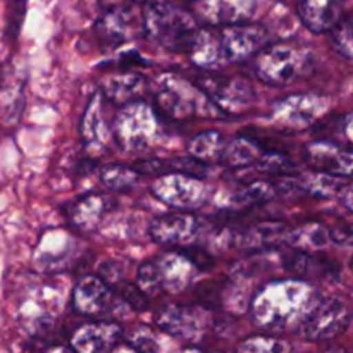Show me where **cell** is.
<instances>
[{"label":"cell","instance_id":"f1b7e54d","mask_svg":"<svg viewBox=\"0 0 353 353\" xmlns=\"http://www.w3.org/2000/svg\"><path fill=\"white\" fill-rule=\"evenodd\" d=\"M274 195H276L274 185L265 181H257L245 186V188H241L238 193H234L233 200L234 203L240 207H254V205H261V203L269 202V200L274 199Z\"/></svg>","mask_w":353,"mask_h":353},{"label":"cell","instance_id":"d590c367","mask_svg":"<svg viewBox=\"0 0 353 353\" xmlns=\"http://www.w3.org/2000/svg\"><path fill=\"white\" fill-rule=\"evenodd\" d=\"M340 199H341V203L353 212V183L352 185L343 186V190L340 192Z\"/></svg>","mask_w":353,"mask_h":353},{"label":"cell","instance_id":"7402d4cb","mask_svg":"<svg viewBox=\"0 0 353 353\" xmlns=\"http://www.w3.org/2000/svg\"><path fill=\"white\" fill-rule=\"evenodd\" d=\"M103 99L102 92L95 93L90 100L81 119V137L88 148H103L107 137H109V124L105 123L103 116Z\"/></svg>","mask_w":353,"mask_h":353},{"label":"cell","instance_id":"603a6c76","mask_svg":"<svg viewBox=\"0 0 353 353\" xmlns=\"http://www.w3.org/2000/svg\"><path fill=\"white\" fill-rule=\"evenodd\" d=\"M100 86H102V95L109 102L124 105L131 100H137V97L143 92L145 79L138 72L124 71L107 76Z\"/></svg>","mask_w":353,"mask_h":353},{"label":"cell","instance_id":"f546056e","mask_svg":"<svg viewBox=\"0 0 353 353\" xmlns=\"http://www.w3.org/2000/svg\"><path fill=\"white\" fill-rule=\"evenodd\" d=\"M331 45L341 57L353 61V12L341 17L331 30Z\"/></svg>","mask_w":353,"mask_h":353},{"label":"cell","instance_id":"4316f807","mask_svg":"<svg viewBox=\"0 0 353 353\" xmlns=\"http://www.w3.org/2000/svg\"><path fill=\"white\" fill-rule=\"evenodd\" d=\"M331 240L330 228L321 224H307V226L292 230L288 238V245L296 247L299 250H319L326 247Z\"/></svg>","mask_w":353,"mask_h":353},{"label":"cell","instance_id":"ffe728a7","mask_svg":"<svg viewBox=\"0 0 353 353\" xmlns=\"http://www.w3.org/2000/svg\"><path fill=\"white\" fill-rule=\"evenodd\" d=\"M290 233L292 230L278 221L257 223L254 226L238 231L234 245L243 250H265V248L278 247L281 243L288 245Z\"/></svg>","mask_w":353,"mask_h":353},{"label":"cell","instance_id":"30bf717a","mask_svg":"<svg viewBox=\"0 0 353 353\" xmlns=\"http://www.w3.org/2000/svg\"><path fill=\"white\" fill-rule=\"evenodd\" d=\"M196 85L223 114L245 112L255 100L254 86L241 78L202 76L196 79Z\"/></svg>","mask_w":353,"mask_h":353},{"label":"cell","instance_id":"5b68a950","mask_svg":"<svg viewBox=\"0 0 353 353\" xmlns=\"http://www.w3.org/2000/svg\"><path fill=\"white\" fill-rule=\"evenodd\" d=\"M155 102L162 112L174 119L223 114L196 83L193 85L176 74H161L155 79Z\"/></svg>","mask_w":353,"mask_h":353},{"label":"cell","instance_id":"5bb4252c","mask_svg":"<svg viewBox=\"0 0 353 353\" xmlns=\"http://www.w3.org/2000/svg\"><path fill=\"white\" fill-rule=\"evenodd\" d=\"M303 159L314 171L334 176L353 174V148H343L333 141H312L303 150Z\"/></svg>","mask_w":353,"mask_h":353},{"label":"cell","instance_id":"f35d334b","mask_svg":"<svg viewBox=\"0 0 353 353\" xmlns=\"http://www.w3.org/2000/svg\"><path fill=\"white\" fill-rule=\"evenodd\" d=\"M350 265H352V269H353V257H352V262H350Z\"/></svg>","mask_w":353,"mask_h":353},{"label":"cell","instance_id":"8992f818","mask_svg":"<svg viewBox=\"0 0 353 353\" xmlns=\"http://www.w3.org/2000/svg\"><path fill=\"white\" fill-rule=\"evenodd\" d=\"M309 52L293 43H274L261 48L255 57V74L269 86H288L302 78L309 65Z\"/></svg>","mask_w":353,"mask_h":353},{"label":"cell","instance_id":"9a60e30c","mask_svg":"<svg viewBox=\"0 0 353 353\" xmlns=\"http://www.w3.org/2000/svg\"><path fill=\"white\" fill-rule=\"evenodd\" d=\"M196 14L210 26L248 23L255 14V0H196Z\"/></svg>","mask_w":353,"mask_h":353},{"label":"cell","instance_id":"44dd1931","mask_svg":"<svg viewBox=\"0 0 353 353\" xmlns=\"http://www.w3.org/2000/svg\"><path fill=\"white\" fill-rule=\"evenodd\" d=\"M114 202H116L114 199L93 193V195L83 196L81 200H78L69 209L68 217L72 226L79 228L83 231H93L100 226L103 217L110 212Z\"/></svg>","mask_w":353,"mask_h":353},{"label":"cell","instance_id":"74e56055","mask_svg":"<svg viewBox=\"0 0 353 353\" xmlns=\"http://www.w3.org/2000/svg\"><path fill=\"white\" fill-rule=\"evenodd\" d=\"M138 2H154V0H138Z\"/></svg>","mask_w":353,"mask_h":353},{"label":"cell","instance_id":"ba28073f","mask_svg":"<svg viewBox=\"0 0 353 353\" xmlns=\"http://www.w3.org/2000/svg\"><path fill=\"white\" fill-rule=\"evenodd\" d=\"M350 324V310L336 299L321 296L299 326V333L307 341L334 340L347 331Z\"/></svg>","mask_w":353,"mask_h":353},{"label":"cell","instance_id":"cb8c5ba5","mask_svg":"<svg viewBox=\"0 0 353 353\" xmlns=\"http://www.w3.org/2000/svg\"><path fill=\"white\" fill-rule=\"evenodd\" d=\"M293 179H295L296 192L309 193V195L314 196H323V199H330V196L338 195L345 186L341 176L327 174V172L321 171H314L310 174L303 176V178Z\"/></svg>","mask_w":353,"mask_h":353},{"label":"cell","instance_id":"484cf974","mask_svg":"<svg viewBox=\"0 0 353 353\" xmlns=\"http://www.w3.org/2000/svg\"><path fill=\"white\" fill-rule=\"evenodd\" d=\"M224 138L219 131L209 130L195 134L188 143V152L192 159H196L200 162H216L223 159Z\"/></svg>","mask_w":353,"mask_h":353},{"label":"cell","instance_id":"4dcf8cb0","mask_svg":"<svg viewBox=\"0 0 353 353\" xmlns=\"http://www.w3.org/2000/svg\"><path fill=\"white\" fill-rule=\"evenodd\" d=\"M238 350L250 353H281L292 350V345L274 336H250L238 345Z\"/></svg>","mask_w":353,"mask_h":353},{"label":"cell","instance_id":"d6986e66","mask_svg":"<svg viewBox=\"0 0 353 353\" xmlns=\"http://www.w3.org/2000/svg\"><path fill=\"white\" fill-rule=\"evenodd\" d=\"M299 16L312 33H327L343 17V0H300Z\"/></svg>","mask_w":353,"mask_h":353},{"label":"cell","instance_id":"7c38bea8","mask_svg":"<svg viewBox=\"0 0 353 353\" xmlns=\"http://www.w3.org/2000/svg\"><path fill=\"white\" fill-rule=\"evenodd\" d=\"M155 323L164 333L185 341H196L205 331V317L199 309L190 305L169 303L155 316Z\"/></svg>","mask_w":353,"mask_h":353},{"label":"cell","instance_id":"e575fe53","mask_svg":"<svg viewBox=\"0 0 353 353\" xmlns=\"http://www.w3.org/2000/svg\"><path fill=\"white\" fill-rule=\"evenodd\" d=\"M116 293L128 303L130 307L137 310L147 309V295L140 290L138 285H130V283H117Z\"/></svg>","mask_w":353,"mask_h":353},{"label":"cell","instance_id":"4fadbf2b","mask_svg":"<svg viewBox=\"0 0 353 353\" xmlns=\"http://www.w3.org/2000/svg\"><path fill=\"white\" fill-rule=\"evenodd\" d=\"M116 292L109 283L97 274L83 276L72 292V307L86 317L102 316L112 307Z\"/></svg>","mask_w":353,"mask_h":353},{"label":"cell","instance_id":"1f68e13d","mask_svg":"<svg viewBox=\"0 0 353 353\" xmlns=\"http://www.w3.org/2000/svg\"><path fill=\"white\" fill-rule=\"evenodd\" d=\"M126 341L131 345L133 348L140 352H155L159 350V345L155 341L154 333H152L148 327L138 326L134 330H131L130 333L126 334Z\"/></svg>","mask_w":353,"mask_h":353},{"label":"cell","instance_id":"9c48e42d","mask_svg":"<svg viewBox=\"0 0 353 353\" xmlns=\"http://www.w3.org/2000/svg\"><path fill=\"white\" fill-rule=\"evenodd\" d=\"M327 107H330V100L326 97L316 95V93H296L274 103L271 121L283 130H307L326 114Z\"/></svg>","mask_w":353,"mask_h":353},{"label":"cell","instance_id":"d4e9b609","mask_svg":"<svg viewBox=\"0 0 353 353\" xmlns=\"http://www.w3.org/2000/svg\"><path fill=\"white\" fill-rule=\"evenodd\" d=\"M262 152H264L262 145L252 137H238L226 143L221 161L226 162L230 168H247V165L257 164Z\"/></svg>","mask_w":353,"mask_h":353},{"label":"cell","instance_id":"277c9868","mask_svg":"<svg viewBox=\"0 0 353 353\" xmlns=\"http://www.w3.org/2000/svg\"><path fill=\"white\" fill-rule=\"evenodd\" d=\"M141 19L148 40L172 52L188 50L199 31L192 14L168 2H148Z\"/></svg>","mask_w":353,"mask_h":353},{"label":"cell","instance_id":"83f0119b","mask_svg":"<svg viewBox=\"0 0 353 353\" xmlns=\"http://www.w3.org/2000/svg\"><path fill=\"white\" fill-rule=\"evenodd\" d=\"M100 179H102L103 186L110 190H130L140 179V172L137 169L126 168V165L110 164L105 165L100 172Z\"/></svg>","mask_w":353,"mask_h":353},{"label":"cell","instance_id":"6da1fadb","mask_svg":"<svg viewBox=\"0 0 353 353\" xmlns=\"http://www.w3.org/2000/svg\"><path fill=\"white\" fill-rule=\"evenodd\" d=\"M319 299V292L302 279H279L255 293L250 302V316L262 330H299Z\"/></svg>","mask_w":353,"mask_h":353},{"label":"cell","instance_id":"7a4b0ae2","mask_svg":"<svg viewBox=\"0 0 353 353\" xmlns=\"http://www.w3.org/2000/svg\"><path fill=\"white\" fill-rule=\"evenodd\" d=\"M268 40V31L261 24L238 23L199 30L188 55L199 68L216 71L223 65L234 64L257 55Z\"/></svg>","mask_w":353,"mask_h":353},{"label":"cell","instance_id":"2e32d148","mask_svg":"<svg viewBox=\"0 0 353 353\" xmlns=\"http://www.w3.org/2000/svg\"><path fill=\"white\" fill-rule=\"evenodd\" d=\"M154 264L157 269L162 293L181 292L193 281L196 272L200 271L199 265L188 257L186 252H172V254L161 255L157 261H154Z\"/></svg>","mask_w":353,"mask_h":353},{"label":"cell","instance_id":"ac0fdd59","mask_svg":"<svg viewBox=\"0 0 353 353\" xmlns=\"http://www.w3.org/2000/svg\"><path fill=\"white\" fill-rule=\"evenodd\" d=\"M123 338V330L116 323H90L78 327L71 336V347L81 353L109 352Z\"/></svg>","mask_w":353,"mask_h":353},{"label":"cell","instance_id":"d6a6232c","mask_svg":"<svg viewBox=\"0 0 353 353\" xmlns=\"http://www.w3.org/2000/svg\"><path fill=\"white\" fill-rule=\"evenodd\" d=\"M26 3L28 0H10L6 28V34L9 38H16L19 34L24 16H26Z\"/></svg>","mask_w":353,"mask_h":353},{"label":"cell","instance_id":"836d02e7","mask_svg":"<svg viewBox=\"0 0 353 353\" xmlns=\"http://www.w3.org/2000/svg\"><path fill=\"white\" fill-rule=\"evenodd\" d=\"M259 169L268 172H274V174H279V172H286L293 168L290 159H286L285 155L279 154V152H262V155L257 161Z\"/></svg>","mask_w":353,"mask_h":353},{"label":"cell","instance_id":"e0dca14e","mask_svg":"<svg viewBox=\"0 0 353 353\" xmlns=\"http://www.w3.org/2000/svg\"><path fill=\"white\" fill-rule=\"evenodd\" d=\"M138 33L137 14L124 6L109 7L99 23L95 24V34L99 40L105 45L116 47V45L126 43L133 40Z\"/></svg>","mask_w":353,"mask_h":353},{"label":"cell","instance_id":"8d00e7d4","mask_svg":"<svg viewBox=\"0 0 353 353\" xmlns=\"http://www.w3.org/2000/svg\"><path fill=\"white\" fill-rule=\"evenodd\" d=\"M343 134H345V138H347V140H348V143H350L352 147H353V112L348 114L347 119H345V123H343Z\"/></svg>","mask_w":353,"mask_h":353},{"label":"cell","instance_id":"3957f363","mask_svg":"<svg viewBox=\"0 0 353 353\" xmlns=\"http://www.w3.org/2000/svg\"><path fill=\"white\" fill-rule=\"evenodd\" d=\"M114 138L123 150L147 154L165 141V131L157 112L143 100L124 103L112 124Z\"/></svg>","mask_w":353,"mask_h":353},{"label":"cell","instance_id":"8fae6325","mask_svg":"<svg viewBox=\"0 0 353 353\" xmlns=\"http://www.w3.org/2000/svg\"><path fill=\"white\" fill-rule=\"evenodd\" d=\"M202 231V221L186 212L159 216L148 228L152 240L165 247H192L200 238Z\"/></svg>","mask_w":353,"mask_h":353},{"label":"cell","instance_id":"52a82bcc","mask_svg":"<svg viewBox=\"0 0 353 353\" xmlns=\"http://www.w3.org/2000/svg\"><path fill=\"white\" fill-rule=\"evenodd\" d=\"M150 190L161 202L178 210L200 209L209 199V190L199 176L179 171L161 174Z\"/></svg>","mask_w":353,"mask_h":353}]
</instances>
